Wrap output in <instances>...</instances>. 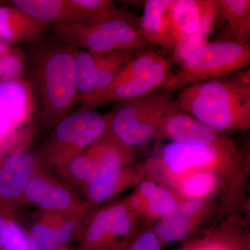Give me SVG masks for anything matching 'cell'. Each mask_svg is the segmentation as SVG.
I'll list each match as a JSON object with an SVG mask.
<instances>
[{
    "label": "cell",
    "mask_w": 250,
    "mask_h": 250,
    "mask_svg": "<svg viewBox=\"0 0 250 250\" xmlns=\"http://www.w3.org/2000/svg\"><path fill=\"white\" fill-rule=\"evenodd\" d=\"M77 49L57 41L32 52L34 88L39 100V130L51 131L75 106V56Z\"/></svg>",
    "instance_id": "cell-1"
},
{
    "label": "cell",
    "mask_w": 250,
    "mask_h": 250,
    "mask_svg": "<svg viewBox=\"0 0 250 250\" xmlns=\"http://www.w3.org/2000/svg\"><path fill=\"white\" fill-rule=\"evenodd\" d=\"M244 161L234 142L205 146L170 143L148 160L145 171L164 184L182 174L195 171H214L242 188Z\"/></svg>",
    "instance_id": "cell-2"
},
{
    "label": "cell",
    "mask_w": 250,
    "mask_h": 250,
    "mask_svg": "<svg viewBox=\"0 0 250 250\" xmlns=\"http://www.w3.org/2000/svg\"><path fill=\"white\" fill-rule=\"evenodd\" d=\"M107 129L106 114L92 108L70 113L55 125L34 152L38 165L53 173L86 150Z\"/></svg>",
    "instance_id": "cell-3"
},
{
    "label": "cell",
    "mask_w": 250,
    "mask_h": 250,
    "mask_svg": "<svg viewBox=\"0 0 250 250\" xmlns=\"http://www.w3.org/2000/svg\"><path fill=\"white\" fill-rule=\"evenodd\" d=\"M250 44L237 41L207 42L192 52L164 86L172 92L187 85L232 75L250 66Z\"/></svg>",
    "instance_id": "cell-4"
},
{
    "label": "cell",
    "mask_w": 250,
    "mask_h": 250,
    "mask_svg": "<svg viewBox=\"0 0 250 250\" xmlns=\"http://www.w3.org/2000/svg\"><path fill=\"white\" fill-rule=\"evenodd\" d=\"M57 41L93 54L139 50L150 44L143 35L139 19L114 18L96 24H53Z\"/></svg>",
    "instance_id": "cell-5"
},
{
    "label": "cell",
    "mask_w": 250,
    "mask_h": 250,
    "mask_svg": "<svg viewBox=\"0 0 250 250\" xmlns=\"http://www.w3.org/2000/svg\"><path fill=\"white\" fill-rule=\"evenodd\" d=\"M171 92L164 89L119 101L106 113L108 130L134 149L154 139L161 120L172 103Z\"/></svg>",
    "instance_id": "cell-6"
},
{
    "label": "cell",
    "mask_w": 250,
    "mask_h": 250,
    "mask_svg": "<svg viewBox=\"0 0 250 250\" xmlns=\"http://www.w3.org/2000/svg\"><path fill=\"white\" fill-rule=\"evenodd\" d=\"M36 103L32 85L23 79L0 80V158L29 146Z\"/></svg>",
    "instance_id": "cell-7"
},
{
    "label": "cell",
    "mask_w": 250,
    "mask_h": 250,
    "mask_svg": "<svg viewBox=\"0 0 250 250\" xmlns=\"http://www.w3.org/2000/svg\"><path fill=\"white\" fill-rule=\"evenodd\" d=\"M219 0H174L171 7L168 37L170 50L182 62L195 49L207 43L215 18Z\"/></svg>",
    "instance_id": "cell-8"
},
{
    "label": "cell",
    "mask_w": 250,
    "mask_h": 250,
    "mask_svg": "<svg viewBox=\"0 0 250 250\" xmlns=\"http://www.w3.org/2000/svg\"><path fill=\"white\" fill-rule=\"evenodd\" d=\"M172 75L170 62L165 57L152 49H139L100 100L98 106L152 93L164 87Z\"/></svg>",
    "instance_id": "cell-9"
},
{
    "label": "cell",
    "mask_w": 250,
    "mask_h": 250,
    "mask_svg": "<svg viewBox=\"0 0 250 250\" xmlns=\"http://www.w3.org/2000/svg\"><path fill=\"white\" fill-rule=\"evenodd\" d=\"M92 207L70 184L38 166L24 190L20 209L28 207L43 211L82 215Z\"/></svg>",
    "instance_id": "cell-10"
},
{
    "label": "cell",
    "mask_w": 250,
    "mask_h": 250,
    "mask_svg": "<svg viewBox=\"0 0 250 250\" xmlns=\"http://www.w3.org/2000/svg\"><path fill=\"white\" fill-rule=\"evenodd\" d=\"M87 213L78 215L37 209L25 213L18 210L34 250H57L76 242Z\"/></svg>",
    "instance_id": "cell-11"
},
{
    "label": "cell",
    "mask_w": 250,
    "mask_h": 250,
    "mask_svg": "<svg viewBox=\"0 0 250 250\" xmlns=\"http://www.w3.org/2000/svg\"><path fill=\"white\" fill-rule=\"evenodd\" d=\"M172 143L197 146H223L233 142L228 135L207 126L188 113L179 110L174 101L161 120L154 141L159 145L164 140Z\"/></svg>",
    "instance_id": "cell-12"
},
{
    "label": "cell",
    "mask_w": 250,
    "mask_h": 250,
    "mask_svg": "<svg viewBox=\"0 0 250 250\" xmlns=\"http://www.w3.org/2000/svg\"><path fill=\"white\" fill-rule=\"evenodd\" d=\"M174 106L217 131H246L250 127V103H212L179 93Z\"/></svg>",
    "instance_id": "cell-13"
},
{
    "label": "cell",
    "mask_w": 250,
    "mask_h": 250,
    "mask_svg": "<svg viewBox=\"0 0 250 250\" xmlns=\"http://www.w3.org/2000/svg\"><path fill=\"white\" fill-rule=\"evenodd\" d=\"M38 166L35 152L28 146L0 158V206L20 210L24 190Z\"/></svg>",
    "instance_id": "cell-14"
},
{
    "label": "cell",
    "mask_w": 250,
    "mask_h": 250,
    "mask_svg": "<svg viewBox=\"0 0 250 250\" xmlns=\"http://www.w3.org/2000/svg\"><path fill=\"white\" fill-rule=\"evenodd\" d=\"M136 190L125 197L128 205L147 223L173 216L178 211L182 199L170 188L152 178H143Z\"/></svg>",
    "instance_id": "cell-15"
},
{
    "label": "cell",
    "mask_w": 250,
    "mask_h": 250,
    "mask_svg": "<svg viewBox=\"0 0 250 250\" xmlns=\"http://www.w3.org/2000/svg\"><path fill=\"white\" fill-rule=\"evenodd\" d=\"M179 93L212 103H250V70L245 69L232 75L187 85Z\"/></svg>",
    "instance_id": "cell-16"
},
{
    "label": "cell",
    "mask_w": 250,
    "mask_h": 250,
    "mask_svg": "<svg viewBox=\"0 0 250 250\" xmlns=\"http://www.w3.org/2000/svg\"><path fill=\"white\" fill-rule=\"evenodd\" d=\"M83 153L90 169L86 187L111 171L134 164L136 159L134 149L122 143L108 129Z\"/></svg>",
    "instance_id": "cell-17"
},
{
    "label": "cell",
    "mask_w": 250,
    "mask_h": 250,
    "mask_svg": "<svg viewBox=\"0 0 250 250\" xmlns=\"http://www.w3.org/2000/svg\"><path fill=\"white\" fill-rule=\"evenodd\" d=\"M139 166H123L111 171L90 184L80 193L87 203L98 207L117 200L123 192L136 187L144 178L145 171Z\"/></svg>",
    "instance_id": "cell-18"
},
{
    "label": "cell",
    "mask_w": 250,
    "mask_h": 250,
    "mask_svg": "<svg viewBox=\"0 0 250 250\" xmlns=\"http://www.w3.org/2000/svg\"><path fill=\"white\" fill-rule=\"evenodd\" d=\"M49 25L16 6H0V39L7 43L39 41L48 30Z\"/></svg>",
    "instance_id": "cell-19"
},
{
    "label": "cell",
    "mask_w": 250,
    "mask_h": 250,
    "mask_svg": "<svg viewBox=\"0 0 250 250\" xmlns=\"http://www.w3.org/2000/svg\"><path fill=\"white\" fill-rule=\"evenodd\" d=\"M188 244L190 250H250V238L241 220L231 218Z\"/></svg>",
    "instance_id": "cell-20"
},
{
    "label": "cell",
    "mask_w": 250,
    "mask_h": 250,
    "mask_svg": "<svg viewBox=\"0 0 250 250\" xmlns=\"http://www.w3.org/2000/svg\"><path fill=\"white\" fill-rule=\"evenodd\" d=\"M16 6L32 17L50 24H82L75 0H14Z\"/></svg>",
    "instance_id": "cell-21"
},
{
    "label": "cell",
    "mask_w": 250,
    "mask_h": 250,
    "mask_svg": "<svg viewBox=\"0 0 250 250\" xmlns=\"http://www.w3.org/2000/svg\"><path fill=\"white\" fill-rule=\"evenodd\" d=\"M174 0L144 1V11L139 19L143 35L150 45L154 44L170 50L168 31L171 7Z\"/></svg>",
    "instance_id": "cell-22"
},
{
    "label": "cell",
    "mask_w": 250,
    "mask_h": 250,
    "mask_svg": "<svg viewBox=\"0 0 250 250\" xmlns=\"http://www.w3.org/2000/svg\"><path fill=\"white\" fill-rule=\"evenodd\" d=\"M136 51L121 50L102 54H93L97 64V86L90 108L94 109L98 106L99 102L109 89L117 77L134 58Z\"/></svg>",
    "instance_id": "cell-23"
},
{
    "label": "cell",
    "mask_w": 250,
    "mask_h": 250,
    "mask_svg": "<svg viewBox=\"0 0 250 250\" xmlns=\"http://www.w3.org/2000/svg\"><path fill=\"white\" fill-rule=\"evenodd\" d=\"M75 105L90 108L96 91L97 64L93 54L84 49H77L75 56Z\"/></svg>",
    "instance_id": "cell-24"
},
{
    "label": "cell",
    "mask_w": 250,
    "mask_h": 250,
    "mask_svg": "<svg viewBox=\"0 0 250 250\" xmlns=\"http://www.w3.org/2000/svg\"><path fill=\"white\" fill-rule=\"evenodd\" d=\"M220 13L231 27L236 41L250 43V0H219Z\"/></svg>",
    "instance_id": "cell-25"
},
{
    "label": "cell",
    "mask_w": 250,
    "mask_h": 250,
    "mask_svg": "<svg viewBox=\"0 0 250 250\" xmlns=\"http://www.w3.org/2000/svg\"><path fill=\"white\" fill-rule=\"evenodd\" d=\"M205 220L202 218H187L176 213L170 218L156 221L152 229L161 244H167L187 239Z\"/></svg>",
    "instance_id": "cell-26"
},
{
    "label": "cell",
    "mask_w": 250,
    "mask_h": 250,
    "mask_svg": "<svg viewBox=\"0 0 250 250\" xmlns=\"http://www.w3.org/2000/svg\"><path fill=\"white\" fill-rule=\"evenodd\" d=\"M0 211L4 215L6 223L4 250H34L20 220L17 210L0 206Z\"/></svg>",
    "instance_id": "cell-27"
},
{
    "label": "cell",
    "mask_w": 250,
    "mask_h": 250,
    "mask_svg": "<svg viewBox=\"0 0 250 250\" xmlns=\"http://www.w3.org/2000/svg\"><path fill=\"white\" fill-rule=\"evenodd\" d=\"M24 59L22 52L10 47L8 52L0 57V79L18 80L22 79L24 72Z\"/></svg>",
    "instance_id": "cell-28"
},
{
    "label": "cell",
    "mask_w": 250,
    "mask_h": 250,
    "mask_svg": "<svg viewBox=\"0 0 250 250\" xmlns=\"http://www.w3.org/2000/svg\"><path fill=\"white\" fill-rule=\"evenodd\" d=\"M122 250H162V244L152 228L139 229Z\"/></svg>",
    "instance_id": "cell-29"
},
{
    "label": "cell",
    "mask_w": 250,
    "mask_h": 250,
    "mask_svg": "<svg viewBox=\"0 0 250 250\" xmlns=\"http://www.w3.org/2000/svg\"><path fill=\"white\" fill-rule=\"evenodd\" d=\"M6 238V223L4 215L0 211V250H4Z\"/></svg>",
    "instance_id": "cell-30"
},
{
    "label": "cell",
    "mask_w": 250,
    "mask_h": 250,
    "mask_svg": "<svg viewBox=\"0 0 250 250\" xmlns=\"http://www.w3.org/2000/svg\"><path fill=\"white\" fill-rule=\"evenodd\" d=\"M129 241L123 242V243H119V244L116 245V246L113 247V248H110V249L107 250H122Z\"/></svg>",
    "instance_id": "cell-31"
},
{
    "label": "cell",
    "mask_w": 250,
    "mask_h": 250,
    "mask_svg": "<svg viewBox=\"0 0 250 250\" xmlns=\"http://www.w3.org/2000/svg\"><path fill=\"white\" fill-rule=\"evenodd\" d=\"M71 250L67 249V248H61V249H59V250Z\"/></svg>",
    "instance_id": "cell-32"
}]
</instances>
